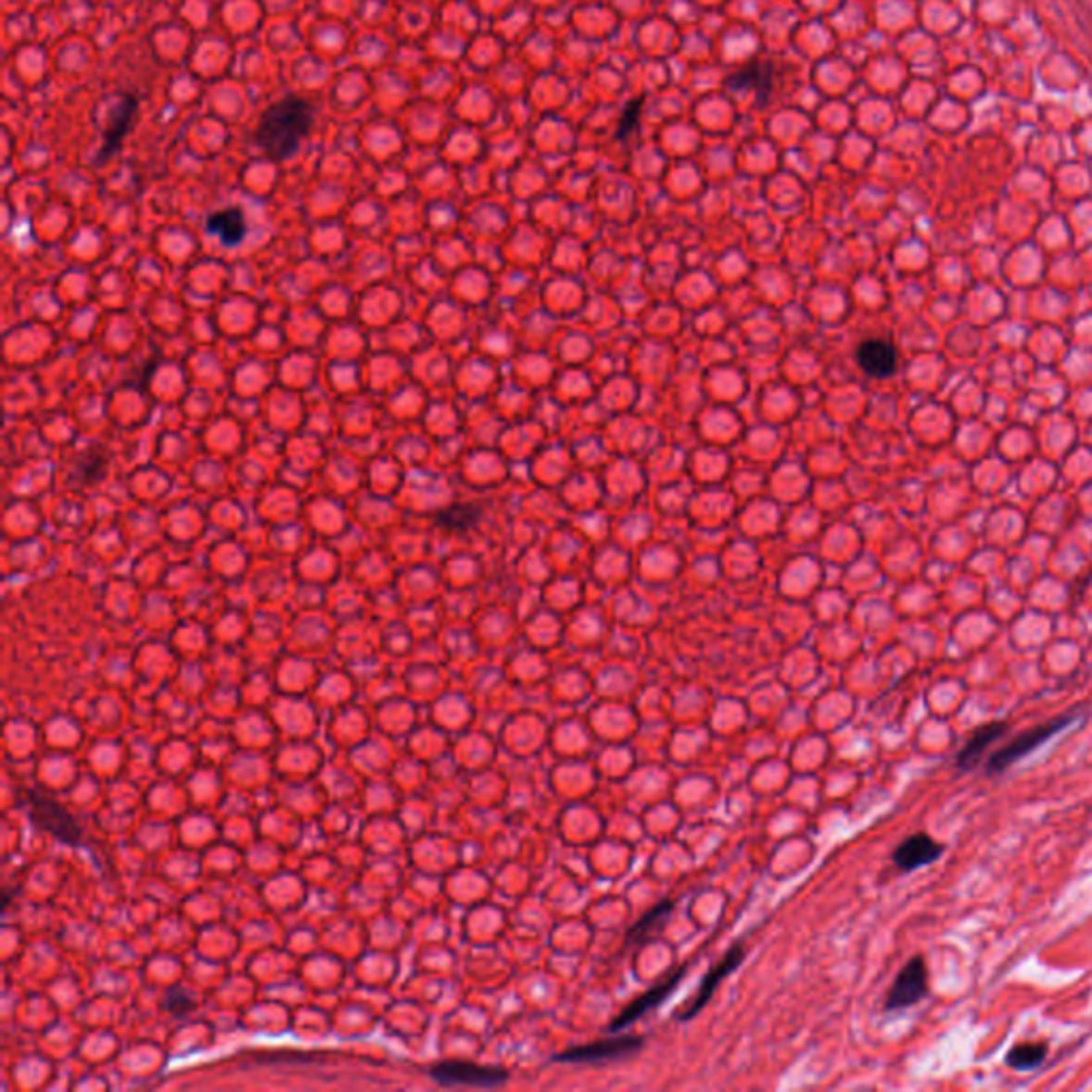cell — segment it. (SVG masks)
<instances>
[{"instance_id": "2", "label": "cell", "mask_w": 1092, "mask_h": 1092, "mask_svg": "<svg viewBox=\"0 0 1092 1092\" xmlns=\"http://www.w3.org/2000/svg\"><path fill=\"white\" fill-rule=\"evenodd\" d=\"M1073 721H1075L1073 715H1062V717H1059V719H1052L1048 723H1041V726L1026 730L1024 734L1016 736V739H1013L1011 743H1007L1005 747L998 749L997 754L990 757L985 772H988V775H1001V772L1009 768L1013 762L1022 760V757L1031 754V751L1041 747V744L1048 743L1049 739H1054L1056 734L1062 732L1065 728H1069Z\"/></svg>"}, {"instance_id": "14", "label": "cell", "mask_w": 1092, "mask_h": 1092, "mask_svg": "<svg viewBox=\"0 0 1092 1092\" xmlns=\"http://www.w3.org/2000/svg\"><path fill=\"white\" fill-rule=\"evenodd\" d=\"M1048 1056V1044H1022L1007 1052L1005 1062L1016 1071H1033L1044 1065Z\"/></svg>"}, {"instance_id": "7", "label": "cell", "mask_w": 1092, "mask_h": 1092, "mask_svg": "<svg viewBox=\"0 0 1092 1092\" xmlns=\"http://www.w3.org/2000/svg\"><path fill=\"white\" fill-rule=\"evenodd\" d=\"M928 995V969L926 960L921 956H916L900 969L895 984L885 997L883 1009L885 1011H900L907 1007L918 1005L921 998Z\"/></svg>"}, {"instance_id": "5", "label": "cell", "mask_w": 1092, "mask_h": 1092, "mask_svg": "<svg viewBox=\"0 0 1092 1092\" xmlns=\"http://www.w3.org/2000/svg\"><path fill=\"white\" fill-rule=\"evenodd\" d=\"M687 973V964H680L675 971H670L668 975L664 977L662 982H657L654 988H649L644 995H641L638 998H634L632 1003H629L626 1009H623L619 1016H616L611 1026H608V1033H623L628 1026H632L636 1020H641L642 1016H647L651 1009H655V1007L662 1005L664 1001H668V998L675 995V990L683 982V977Z\"/></svg>"}, {"instance_id": "6", "label": "cell", "mask_w": 1092, "mask_h": 1092, "mask_svg": "<svg viewBox=\"0 0 1092 1092\" xmlns=\"http://www.w3.org/2000/svg\"><path fill=\"white\" fill-rule=\"evenodd\" d=\"M743 960H744V946H743V943H736V946L730 947L728 952H726V956H723V959L717 964H715V967L705 975V980H702L698 984V990L693 992V997L690 998V1001H687L677 1011L675 1018L679 1020V1022H687V1020L696 1018L698 1013L702 1009H705L706 1003L711 1001L713 995H715V990L719 988V984L723 980H726V977L730 973H732V971L736 967H739V964H743Z\"/></svg>"}, {"instance_id": "1", "label": "cell", "mask_w": 1092, "mask_h": 1092, "mask_svg": "<svg viewBox=\"0 0 1092 1092\" xmlns=\"http://www.w3.org/2000/svg\"><path fill=\"white\" fill-rule=\"evenodd\" d=\"M316 105L308 98L288 95L269 105L254 131V144L273 162H285L299 152L303 139L316 124Z\"/></svg>"}, {"instance_id": "4", "label": "cell", "mask_w": 1092, "mask_h": 1092, "mask_svg": "<svg viewBox=\"0 0 1092 1092\" xmlns=\"http://www.w3.org/2000/svg\"><path fill=\"white\" fill-rule=\"evenodd\" d=\"M642 1048H644L642 1037H626V1035H623V1037H616V1039L595 1041V1044L568 1048V1049H564V1052L552 1056V1060L565 1062V1065H600V1062L626 1059V1056L641 1052Z\"/></svg>"}, {"instance_id": "9", "label": "cell", "mask_w": 1092, "mask_h": 1092, "mask_svg": "<svg viewBox=\"0 0 1092 1092\" xmlns=\"http://www.w3.org/2000/svg\"><path fill=\"white\" fill-rule=\"evenodd\" d=\"M946 852V847L937 843L931 836L924 834V832H918L909 836V839L900 843V845L895 849V856H892V860H895L896 867L900 870H905V873H909V870H916L920 867H928V864L937 862L939 857Z\"/></svg>"}, {"instance_id": "17", "label": "cell", "mask_w": 1092, "mask_h": 1092, "mask_svg": "<svg viewBox=\"0 0 1092 1092\" xmlns=\"http://www.w3.org/2000/svg\"><path fill=\"white\" fill-rule=\"evenodd\" d=\"M641 108H642V101H634L632 105H629L628 111L623 113V118H621V131H619V134H616V137H623V134H628V131L632 129L638 120V111H641Z\"/></svg>"}, {"instance_id": "8", "label": "cell", "mask_w": 1092, "mask_h": 1092, "mask_svg": "<svg viewBox=\"0 0 1092 1092\" xmlns=\"http://www.w3.org/2000/svg\"><path fill=\"white\" fill-rule=\"evenodd\" d=\"M134 113H137V98L133 95H118L113 98V103L108 105V109H105L103 146L96 156L98 165L108 162L120 150L124 137L133 129Z\"/></svg>"}, {"instance_id": "12", "label": "cell", "mask_w": 1092, "mask_h": 1092, "mask_svg": "<svg viewBox=\"0 0 1092 1092\" xmlns=\"http://www.w3.org/2000/svg\"><path fill=\"white\" fill-rule=\"evenodd\" d=\"M1007 732V723L1005 721H992V723H985V726L977 728L973 736L964 744L962 751L956 757V766H959L960 772H967L971 768H975L977 762L982 760V756L985 754V749L990 747L992 743H997L998 739H1003Z\"/></svg>"}, {"instance_id": "10", "label": "cell", "mask_w": 1092, "mask_h": 1092, "mask_svg": "<svg viewBox=\"0 0 1092 1092\" xmlns=\"http://www.w3.org/2000/svg\"><path fill=\"white\" fill-rule=\"evenodd\" d=\"M857 365L862 367L864 374L873 375V378H888L896 372V350L895 346L885 339H864L856 350Z\"/></svg>"}, {"instance_id": "13", "label": "cell", "mask_w": 1092, "mask_h": 1092, "mask_svg": "<svg viewBox=\"0 0 1092 1092\" xmlns=\"http://www.w3.org/2000/svg\"><path fill=\"white\" fill-rule=\"evenodd\" d=\"M205 229L211 235H218L224 246H239L248 233L246 216L239 208H226L211 214L205 222Z\"/></svg>"}, {"instance_id": "3", "label": "cell", "mask_w": 1092, "mask_h": 1092, "mask_svg": "<svg viewBox=\"0 0 1092 1092\" xmlns=\"http://www.w3.org/2000/svg\"><path fill=\"white\" fill-rule=\"evenodd\" d=\"M429 1077L439 1086H470V1088H498L508 1082V1071L502 1067L476 1065L465 1060H444L429 1069Z\"/></svg>"}, {"instance_id": "11", "label": "cell", "mask_w": 1092, "mask_h": 1092, "mask_svg": "<svg viewBox=\"0 0 1092 1092\" xmlns=\"http://www.w3.org/2000/svg\"><path fill=\"white\" fill-rule=\"evenodd\" d=\"M672 911H675V903H672V900H662L654 909L644 913V916L626 933V947L642 949L649 941H654L657 934L664 931L666 924H668Z\"/></svg>"}, {"instance_id": "16", "label": "cell", "mask_w": 1092, "mask_h": 1092, "mask_svg": "<svg viewBox=\"0 0 1092 1092\" xmlns=\"http://www.w3.org/2000/svg\"><path fill=\"white\" fill-rule=\"evenodd\" d=\"M728 88H741V86H764L768 88L770 86V70L768 69H762V67H751V69H744L741 73H736L734 77H730L726 82Z\"/></svg>"}, {"instance_id": "15", "label": "cell", "mask_w": 1092, "mask_h": 1092, "mask_svg": "<svg viewBox=\"0 0 1092 1092\" xmlns=\"http://www.w3.org/2000/svg\"><path fill=\"white\" fill-rule=\"evenodd\" d=\"M439 525H444V527H451V529H470L474 523L478 521V508L470 506V503H457V506H452L438 516Z\"/></svg>"}]
</instances>
